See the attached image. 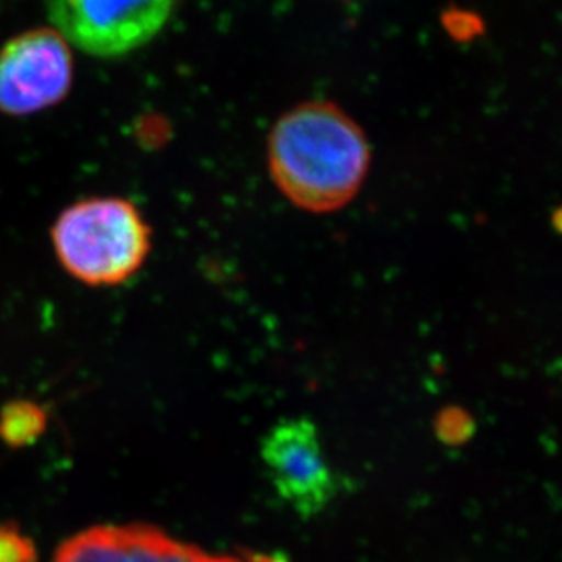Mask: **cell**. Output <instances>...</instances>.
<instances>
[{
  "label": "cell",
  "mask_w": 562,
  "mask_h": 562,
  "mask_svg": "<svg viewBox=\"0 0 562 562\" xmlns=\"http://www.w3.org/2000/svg\"><path fill=\"white\" fill-rule=\"evenodd\" d=\"M48 427V412L37 402L19 398L0 409V440L10 448H26L37 442Z\"/></svg>",
  "instance_id": "7"
},
{
  "label": "cell",
  "mask_w": 562,
  "mask_h": 562,
  "mask_svg": "<svg viewBox=\"0 0 562 562\" xmlns=\"http://www.w3.org/2000/svg\"><path fill=\"white\" fill-rule=\"evenodd\" d=\"M247 562H286L285 559L277 558V555H252Z\"/></svg>",
  "instance_id": "10"
},
{
  "label": "cell",
  "mask_w": 562,
  "mask_h": 562,
  "mask_svg": "<svg viewBox=\"0 0 562 562\" xmlns=\"http://www.w3.org/2000/svg\"><path fill=\"white\" fill-rule=\"evenodd\" d=\"M272 181L292 205L329 214L349 205L362 189L371 162L366 132L329 101L289 110L267 140Z\"/></svg>",
  "instance_id": "1"
},
{
  "label": "cell",
  "mask_w": 562,
  "mask_h": 562,
  "mask_svg": "<svg viewBox=\"0 0 562 562\" xmlns=\"http://www.w3.org/2000/svg\"><path fill=\"white\" fill-rule=\"evenodd\" d=\"M37 553L27 537L15 526H0V562H35Z\"/></svg>",
  "instance_id": "9"
},
{
  "label": "cell",
  "mask_w": 562,
  "mask_h": 562,
  "mask_svg": "<svg viewBox=\"0 0 562 562\" xmlns=\"http://www.w3.org/2000/svg\"><path fill=\"white\" fill-rule=\"evenodd\" d=\"M261 460L278 495L303 519L322 514L336 495L338 482L308 418L278 422L261 440Z\"/></svg>",
  "instance_id": "5"
},
{
  "label": "cell",
  "mask_w": 562,
  "mask_h": 562,
  "mask_svg": "<svg viewBox=\"0 0 562 562\" xmlns=\"http://www.w3.org/2000/svg\"><path fill=\"white\" fill-rule=\"evenodd\" d=\"M60 267L90 286H115L136 277L151 250V228L125 198H87L60 212L52 227Z\"/></svg>",
  "instance_id": "2"
},
{
  "label": "cell",
  "mask_w": 562,
  "mask_h": 562,
  "mask_svg": "<svg viewBox=\"0 0 562 562\" xmlns=\"http://www.w3.org/2000/svg\"><path fill=\"white\" fill-rule=\"evenodd\" d=\"M442 24L446 32L459 43H470L484 33V22L481 16L459 8L443 11Z\"/></svg>",
  "instance_id": "8"
},
{
  "label": "cell",
  "mask_w": 562,
  "mask_h": 562,
  "mask_svg": "<svg viewBox=\"0 0 562 562\" xmlns=\"http://www.w3.org/2000/svg\"><path fill=\"white\" fill-rule=\"evenodd\" d=\"M74 82L70 44L55 27H37L0 48V112L37 114L59 104Z\"/></svg>",
  "instance_id": "4"
},
{
  "label": "cell",
  "mask_w": 562,
  "mask_h": 562,
  "mask_svg": "<svg viewBox=\"0 0 562 562\" xmlns=\"http://www.w3.org/2000/svg\"><path fill=\"white\" fill-rule=\"evenodd\" d=\"M52 562H247L209 553L143 525L93 526L71 537Z\"/></svg>",
  "instance_id": "6"
},
{
  "label": "cell",
  "mask_w": 562,
  "mask_h": 562,
  "mask_svg": "<svg viewBox=\"0 0 562 562\" xmlns=\"http://www.w3.org/2000/svg\"><path fill=\"white\" fill-rule=\"evenodd\" d=\"M176 0H46L49 22L85 54L112 59L150 43Z\"/></svg>",
  "instance_id": "3"
}]
</instances>
